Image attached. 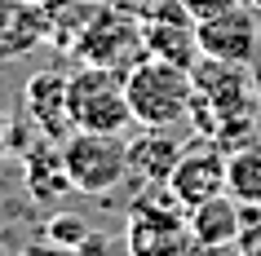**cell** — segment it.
Masks as SVG:
<instances>
[{"instance_id":"6da1fadb","label":"cell","mask_w":261,"mask_h":256,"mask_svg":"<svg viewBox=\"0 0 261 256\" xmlns=\"http://www.w3.org/2000/svg\"><path fill=\"white\" fill-rule=\"evenodd\" d=\"M191 80H195V102L186 120L199 128V137L244 146L257 128V102H261L252 71L239 67V62L199 58L191 67Z\"/></svg>"},{"instance_id":"7a4b0ae2","label":"cell","mask_w":261,"mask_h":256,"mask_svg":"<svg viewBox=\"0 0 261 256\" xmlns=\"http://www.w3.org/2000/svg\"><path fill=\"white\" fill-rule=\"evenodd\" d=\"M124 89H128L133 124H142V128H177L195 102L191 67H177L168 58H151V53L124 75Z\"/></svg>"},{"instance_id":"3957f363","label":"cell","mask_w":261,"mask_h":256,"mask_svg":"<svg viewBox=\"0 0 261 256\" xmlns=\"http://www.w3.org/2000/svg\"><path fill=\"white\" fill-rule=\"evenodd\" d=\"M75 62L84 67H111V71H128L146 58V40H142V18L107 9V5H84L80 31L67 44Z\"/></svg>"},{"instance_id":"277c9868","label":"cell","mask_w":261,"mask_h":256,"mask_svg":"<svg viewBox=\"0 0 261 256\" xmlns=\"http://www.w3.org/2000/svg\"><path fill=\"white\" fill-rule=\"evenodd\" d=\"M67 102H71V120L84 133H115L120 137L133 124L128 110V89H124V71L111 67H75L67 75Z\"/></svg>"},{"instance_id":"5b68a950","label":"cell","mask_w":261,"mask_h":256,"mask_svg":"<svg viewBox=\"0 0 261 256\" xmlns=\"http://www.w3.org/2000/svg\"><path fill=\"white\" fill-rule=\"evenodd\" d=\"M181 243H191V212L177 203L168 186H151L128 208L124 247L128 256H173Z\"/></svg>"},{"instance_id":"8992f818","label":"cell","mask_w":261,"mask_h":256,"mask_svg":"<svg viewBox=\"0 0 261 256\" xmlns=\"http://www.w3.org/2000/svg\"><path fill=\"white\" fill-rule=\"evenodd\" d=\"M62 159H67L71 186L80 194H111L128 173V141L115 133H75L62 141Z\"/></svg>"},{"instance_id":"52a82bcc","label":"cell","mask_w":261,"mask_h":256,"mask_svg":"<svg viewBox=\"0 0 261 256\" xmlns=\"http://www.w3.org/2000/svg\"><path fill=\"white\" fill-rule=\"evenodd\" d=\"M195 40H199V58H217V62H239L252 67V58L261 53V27L244 5H234L217 18L195 22Z\"/></svg>"},{"instance_id":"ba28073f","label":"cell","mask_w":261,"mask_h":256,"mask_svg":"<svg viewBox=\"0 0 261 256\" xmlns=\"http://www.w3.org/2000/svg\"><path fill=\"white\" fill-rule=\"evenodd\" d=\"M168 190L177 194V203L191 212L199 203H208L213 194H226V155H221L217 141H199V146L181 150L177 168L168 177Z\"/></svg>"},{"instance_id":"9c48e42d","label":"cell","mask_w":261,"mask_h":256,"mask_svg":"<svg viewBox=\"0 0 261 256\" xmlns=\"http://www.w3.org/2000/svg\"><path fill=\"white\" fill-rule=\"evenodd\" d=\"M54 40V14L36 0H0V67Z\"/></svg>"},{"instance_id":"30bf717a","label":"cell","mask_w":261,"mask_h":256,"mask_svg":"<svg viewBox=\"0 0 261 256\" xmlns=\"http://www.w3.org/2000/svg\"><path fill=\"white\" fill-rule=\"evenodd\" d=\"M22 102H27V115L36 120L40 137L49 141H67L75 133V120H71V102H67V75L62 71H36L22 89Z\"/></svg>"},{"instance_id":"8fae6325","label":"cell","mask_w":261,"mask_h":256,"mask_svg":"<svg viewBox=\"0 0 261 256\" xmlns=\"http://www.w3.org/2000/svg\"><path fill=\"white\" fill-rule=\"evenodd\" d=\"M142 40L151 58H168L177 67H195L199 62V40H195V22L177 0H168V9L142 18Z\"/></svg>"},{"instance_id":"7c38bea8","label":"cell","mask_w":261,"mask_h":256,"mask_svg":"<svg viewBox=\"0 0 261 256\" xmlns=\"http://www.w3.org/2000/svg\"><path fill=\"white\" fill-rule=\"evenodd\" d=\"M22 181H27V194L36 203H58L67 190H75L71 173H67V159H62V141L40 137L27 150V159H22Z\"/></svg>"},{"instance_id":"4fadbf2b","label":"cell","mask_w":261,"mask_h":256,"mask_svg":"<svg viewBox=\"0 0 261 256\" xmlns=\"http://www.w3.org/2000/svg\"><path fill=\"white\" fill-rule=\"evenodd\" d=\"M181 159V141L168 128H142L128 141V173H138L146 186H168V177Z\"/></svg>"},{"instance_id":"5bb4252c","label":"cell","mask_w":261,"mask_h":256,"mask_svg":"<svg viewBox=\"0 0 261 256\" xmlns=\"http://www.w3.org/2000/svg\"><path fill=\"white\" fill-rule=\"evenodd\" d=\"M191 234L199 243L239 247V239H244V203L234 194H213L208 203L191 208Z\"/></svg>"},{"instance_id":"9a60e30c","label":"cell","mask_w":261,"mask_h":256,"mask_svg":"<svg viewBox=\"0 0 261 256\" xmlns=\"http://www.w3.org/2000/svg\"><path fill=\"white\" fill-rule=\"evenodd\" d=\"M226 194L239 203H261V141H244L226 155Z\"/></svg>"},{"instance_id":"2e32d148","label":"cell","mask_w":261,"mask_h":256,"mask_svg":"<svg viewBox=\"0 0 261 256\" xmlns=\"http://www.w3.org/2000/svg\"><path fill=\"white\" fill-rule=\"evenodd\" d=\"M44 234H49V243H58V247H84L89 243V225H84L80 216L71 212H58L49 225H44Z\"/></svg>"},{"instance_id":"e0dca14e","label":"cell","mask_w":261,"mask_h":256,"mask_svg":"<svg viewBox=\"0 0 261 256\" xmlns=\"http://www.w3.org/2000/svg\"><path fill=\"white\" fill-rule=\"evenodd\" d=\"M177 5L191 14V22H204V18H217V14H226V9H234L239 0H177Z\"/></svg>"},{"instance_id":"ac0fdd59","label":"cell","mask_w":261,"mask_h":256,"mask_svg":"<svg viewBox=\"0 0 261 256\" xmlns=\"http://www.w3.org/2000/svg\"><path fill=\"white\" fill-rule=\"evenodd\" d=\"M173 256H239V247H217V243H199L191 234V243H181Z\"/></svg>"},{"instance_id":"d6986e66","label":"cell","mask_w":261,"mask_h":256,"mask_svg":"<svg viewBox=\"0 0 261 256\" xmlns=\"http://www.w3.org/2000/svg\"><path fill=\"white\" fill-rule=\"evenodd\" d=\"M9 141H14V124H9V115L0 110V159H5V150H9Z\"/></svg>"},{"instance_id":"ffe728a7","label":"cell","mask_w":261,"mask_h":256,"mask_svg":"<svg viewBox=\"0 0 261 256\" xmlns=\"http://www.w3.org/2000/svg\"><path fill=\"white\" fill-rule=\"evenodd\" d=\"M239 256H261V234H248V239L239 243Z\"/></svg>"},{"instance_id":"44dd1931","label":"cell","mask_w":261,"mask_h":256,"mask_svg":"<svg viewBox=\"0 0 261 256\" xmlns=\"http://www.w3.org/2000/svg\"><path fill=\"white\" fill-rule=\"evenodd\" d=\"M36 5H44V9H49V14H58V9H67L71 0H36Z\"/></svg>"},{"instance_id":"7402d4cb","label":"cell","mask_w":261,"mask_h":256,"mask_svg":"<svg viewBox=\"0 0 261 256\" xmlns=\"http://www.w3.org/2000/svg\"><path fill=\"white\" fill-rule=\"evenodd\" d=\"M252 80H257V97H261V53L252 58Z\"/></svg>"},{"instance_id":"603a6c76","label":"cell","mask_w":261,"mask_h":256,"mask_svg":"<svg viewBox=\"0 0 261 256\" xmlns=\"http://www.w3.org/2000/svg\"><path fill=\"white\" fill-rule=\"evenodd\" d=\"M22 256H40V252H22Z\"/></svg>"}]
</instances>
